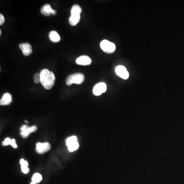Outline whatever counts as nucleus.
Segmentation results:
<instances>
[{"label":"nucleus","instance_id":"nucleus-19","mask_svg":"<svg viewBox=\"0 0 184 184\" xmlns=\"http://www.w3.org/2000/svg\"><path fill=\"white\" fill-rule=\"evenodd\" d=\"M11 141H12V140L9 138H7L3 142L2 144L3 146H7V145H10Z\"/></svg>","mask_w":184,"mask_h":184},{"label":"nucleus","instance_id":"nucleus-9","mask_svg":"<svg viewBox=\"0 0 184 184\" xmlns=\"http://www.w3.org/2000/svg\"><path fill=\"white\" fill-rule=\"evenodd\" d=\"M19 48L22 51V53L24 55L27 56L32 54V49L31 45H30L28 42L25 43H21L19 45Z\"/></svg>","mask_w":184,"mask_h":184},{"label":"nucleus","instance_id":"nucleus-5","mask_svg":"<svg viewBox=\"0 0 184 184\" xmlns=\"http://www.w3.org/2000/svg\"><path fill=\"white\" fill-rule=\"evenodd\" d=\"M38 129V127L36 125H33L31 127H29L27 125L22 126L20 129L21 135L24 138H26L29 135L31 132H35Z\"/></svg>","mask_w":184,"mask_h":184},{"label":"nucleus","instance_id":"nucleus-14","mask_svg":"<svg viewBox=\"0 0 184 184\" xmlns=\"http://www.w3.org/2000/svg\"><path fill=\"white\" fill-rule=\"evenodd\" d=\"M49 38L52 42H57L60 41V37L59 33L55 31H51L49 34Z\"/></svg>","mask_w":184,"mask_h":184},{"label":"nucleus","instance_id":"nucleus-12","mask_svg":"<svg viewBox=\"0 0 184 184\" xmlns=\"http://www.w3.org/2000/svg\"><path fill=\"white\" fill-rule=\"evenodd\" d=\"M12 102V96L9 93H6L3 95L0 101L1 105H7Z\"/></svg>","mask_w":184,"mask_h":184},{"label":"nucleus","instance_id":"nucleus-4","mask_svg":"<svg viewBox=\"0 0 184 184\" xmlns=\"http://www.w3.org/2000/svg\"><path fill=\"white\" fill-rule=\"evenodd\" d=\"M65 144L70 152H73L77 150L79 145L77 142V139L76 136H72L67 139Z\"/></svg>","mask_w":184,"mask_h":184},{"label":"nucleus","instance_id":"nucleus-7","mask_svg":"<svg viewBox=\"0 0 184 184\" xmlns=\"http://www.w3.org/2000/svg\"><path fill=\"white\" fill-rule=\"evenodd\" d=\"M106 85L104 82H100L97 84L93 89V93L96 96H99L106 91Z\"/></svg>","mask_w":184,"mask_h":184},{"label":"nucleus","instance_id":"nucleus-23","mask_svg":"<svg viewBox=\"0 0 184 184\" xmlns=\"http://www.w3.org/2000/svg\"><path fill=\"white\" fill-rule=\"evenodd\" d=\"M1 34H2V31L1 30H0V35H1Z\"/></svg>","mask_w":184,"mask_h":184},{"label":"nucleus","instance_id":"nucleus-15","mask_svg":"<svg viewBox=\"0 0 184 184\" xmlns=\"http://www.w3.org/2000/svg\"><path fill=\"white\" fill-rule=\"evenodd\" d=\"M20 164L21 166L22 171L25 174H27L29 172V169L28 167V163L27 161L24 160L23 159H22L20 160Z\"/></svg>","mask_w":184,"mask_h":184},{"label":"nucleus","instance_id":"nucleus-16","mask_svg":"<svg viewBox=\"0 0 184 184\" xmlns=\"http://www.w3.org/2000/svg\"><path fill=\"white\" fill-rule=\"evenodd\" d=\"M82 12V8L80 7L79 5H74L71 8V15H80Z\"/></svg>","mask_w":184,"mask_h":184},{"label":"nucleus","instance_id":"nucleus-18","mask_svg":"<svg viewBox=\"0 0 184 184\" xmlns=\"http://www.w3.org/2000/svg\"><path fill=\"white\" fill-rule=\"evenodd\" d=\"M41 73H37L35 74L33 76V80L34 82L36 83H41Z\"/></svg>","mask_w":184,"mask_h":184},{"label":"nucleus","instance_id":"nucleus-13","mask_svg":"<svg viewBox=\"0 0 184 184\" xmlns=\"http://www.w3.org/2000/svg\"><path fill=\"white\" fill-rule=\"evenodd\" d=\"M80 20V15H71L69 19V22L71 26H75Z\"/></svg>","mask_w":184,"mask_h":184},{"label":"nucleus","instance_id":"nucleus-20","mask_svg":"<svg viewBox=\"0 0 184 184\" xmlns=\"http://www.w3.org/2000/svg\"><path fill=\"white\" fill-rule=\"evenodd\" d=\"M10 145H12V147H13L14 148H16L18 147V146H17V144H16V142H15V140L13 139H12V141H11V143H10Z\"/></svg>","mask_w":184,"mask_h":184},{"label":"nucleus","instance_id":"nucleus-10","mask_svg":"<svg viewBox=\"0 0 184 184\" xmlns=\"http://www.w3.org/2000/svg\"><path fill=\"white\" fill-rule=\"evenodd\" d=\"M41 12L42 15L46 16H50L51 15H55L56 14V11L53 9L49 4H46L42 6L41 8Z\"/></svg>","mask_w":184,"mask_h":184},{"label":"nucleus","instance_id":"nucleus-11","mask_svg":"<svg viewBox=\"0 0 184 184\" xmlns=\"http://www.w3.org/2000/svg\"><path fill=\"white\" fill-rule=\"evenodd\" d=\"M77 64L79 65H90L92 63L91 59L88 56H81L78 57L76 60Z\"/></svg>","mask_w":184,"mask_h":184},{"label":"nucleus","instance_id":"nucleus-1","mask_svg":"<svg viewBox=\"0 0 184 184\" xmlns=\"http://www.w3.org/2000/svg\"><path fill=\"white\" fill-rule=\"evenodd\" d=\"M41 83L46 90H50L54 86L55 82L54 74L49 70L45 69L41 71Z\"/></svg>","mask_w":184,"mask_h":184},{"label":"nucleus","instance_id":"nucleus-3","mask_svg":"<svg viewBox=\"0 0 184 184\" xmlns=\"http://www.w3.org/2000/svg\"><path fill=\"white\" fill-rule=\"evenodd\" d=\"M101 49L106 53H112L116 50V45L109 41L104 39L100 44Z\"/></svg>","mask_w":184,"mask_h":184},{"label":"nucleus","instance_id":"nucleus-6","mask_svg":"<svg viewBox=\"0 0 184 184\" xmlns=\"http://www.w3.org/2000/svg\"><path fill=\"white\" fill-rule=\"evenodd\" d=\"M51 145L48 142H45V143H41L38 142L36 144V152L40 154L45 153L46 152H48L50 150Z\"/></svg>","mask_w":184,"mask_h":184},{"label":"nucleus","instance_id":"nucleus-17","mask_svg":"<svg viewBox=\"0 0 184 184\" xmlns=\"http://www.w3.org/2000/svg\"><path fill=\"white\" fill-rule=\"evenodd\" d=\"M42 180V176L41 174L36 173L33 174L32 178V182H35V183H38V182H40Z\"/></svg>","mask_w":184,"mask_h":184},{"label":"nucleus","instance_id":"nucleus-22","mask_svg":"<svg viewBox=\"0 0 184 184\" xmlns=\"http://www.w3.org/2000/svg\"><path fill=\"white\" fill-rule=\"evenodd\" d=\"M30 184H36V183H35V182H32L30 183Z\"/></svg>","mask_w":184,"mask_h":184},{"label":"nucleus","instance_id":"nucleus-21","mask_svg":"<svg viewBox=\"0 0 184 184\" xmlns=\"http://www.w3.org/2000/svg\"><path fill=\"white\" fill-rule=\"evenodd\" d=\"M5 22V18L4 17L3 15L0 14V25H2Z\"/></svg>","mask_w":184,"mask_h":184},{"label":"nucleus","instance_id":"nucleus-2","mask_svg":"<svg viewBox=\"0 0 184 184\" xmlns=\"http://www.w3.org/2000/svg\"><path fill=\"white\" fill-rule=\"evenodd\" d=\"M85 75L80 73L73 74L70 75L67 77L65 80L67 85H71L73 83L77 85H80L85 81Z\"/></svg>","mask_w":184,"mask_h":184},{"label":"nucleus","instance_id":"nucleus-8","mask_svg":"<svg viewBox=\"0 0 184 184\" xmlns=\"http://www.w3.org/2000/svg\"><path fill=\"white\" fill-rule=\"evenodd\" d=\"M116 73L118 76L122 79H127L129 77V72L125 67L123 65H119L116 67Z\"/></svg>","mask_w":184,"mask_h":184}]
</instances>
